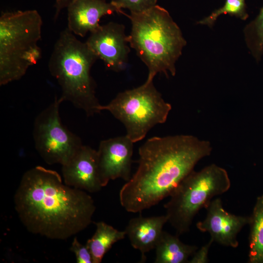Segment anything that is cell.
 I'll use <instances>...</instances> for the list:
<instances>
[{"label":"cell","instance_id":"cell-8","mask_svg":"<svg viewBox=\"0 0 263 263\" xmlns=\"http://www.w3.org/2000/svg\"><path fill=\"white\" fill-rule=\"evenodd\" d=\"M63 101L60 97L36 117L33 135L35 148L48 165L66 163L83 145L80 138L71 132L61 122L59 106Z\"/></svg>","mask_w":263,"mask_h":263},{"label":"cell","instance_id":"cell-5","mask_svg":"<svg viewBox=\"0 0 263 263\" xmlns=\"http://www.w3.org/2000/svg\"><path fill=\"white\" fill-rule=\"evenodd\" d=\"M42 19L36 10L2 12L0 16V85L21 79L41 58L38 42Z\"/></svg>","mask_w":263,"mask_h":263},{"label":"cell","instance_id":"cell-12","mask_svg":"<svg viewBox=\"0 0 263 263\" xmlns=\"http://www.w3.org/2000/svg\"><path fill=\"white\" fill-rule=\"evenodd\" d=\"M62 174L65 184L94 193L103 188L99 177L97 150L83 145L64 164Z\"/></svg>","mask_w":263,"mask_h":263},{"label":"cell","instance_id":"cell-3","mask_svg":"<svg viewBox=\"0 0 263 263\" xmlns=\"http://www.w3.org/2000/svg\"><path fill=\"white\" fill-rule=\"evenodd\" d=\"M123 14L131 22L130 47L148 69L146 81H152L158 73L174 76L176 62L187 41L169 12L156 4L142 12Z\"/></svg>","mask_w":263,"mask_h":263},{"label":"cell","instance_id":"cell-11","mask_svg":"<svg viewBox=\"0 0 263 263\" xmlns=\"http://www.w3.org/2000/svg\"><path fill=\"white\" fill-rule=\"evenodd\" d=\"M205 209L206 216L197 223L198 229L208 233L214 242L221 245L237 247L238 235L244 226L248 225L249 216L228 212L224 208L219 198L212 200Z\"/></svg>","mask_w":263,"mask_h":263},{"label":"cell","instance_id":"cell-6","mask_svg":"<svg viewBox=\"0 0 263 263\" xmlns=\"http://www.w3.org/2000/svg\"><path fill=\"white\" fill-rule=\"evenodd\" d=\"M231 182L226 170L214 164L188 175L164 205L168 222L179 236L188 232L198 212L213 198L228 190Z\"/></svg>","mask_w":263,"mask_h":263},{"label":"cell","instance_id":"cell-20","mask_svg":"<svg viewBox=\"0 0 263 263\" xmlns=\"http://www.w3.org/2000/svg\"><path fill=\"white\" fill-rule=\"evenodd\" d=\"M157 0H110L119 10L127 9L130 13L144 12L156 5Z\"/></svg>","mask_w":263,"mask_h":263},{"label":"cell","instance_id":"cell-10","mask_svg":"<svg viewBox=\"0 0 263 263\" xmlns=\"http://www.w3.org/2000/svg\"><path fill=\"white\" fill-rule=\"evenodd\" d=\"M133 143L127 135L100 142L97 153L99 177L103 187L111 180L121 178L127 182L130 179Z\"/></svg>","mask_w":263,"mask_h":263},{"label":"cell","instance_id":"cell-14","mask_svg":"<svg viewBox=\"0 0 263 263\" xmlns=\"http://www.w3.org/2000/svg\"><path fill=\"white\" fill-rule=\"evenodd\" d=\"M167 222L166 214L151 217L140 215L129 221L124 230L132 246L140 252L141 262L146 261V253L155 249Z\"/></svg>","mask_w":263,"mask_h":263},{"label":"cell","instance_id":"cell-16","mask_svg":"<svg viewBox=\"0 0 263 263\" xmlns=\"http://www.w3.org/2000/svg\"><path fill=\"white\" fill-rule=\"evenodd\" d=\"M94 224L95 231L86 245L92 254L93 263H100L113 244L124 239L126 234L125 230H118L104 222H97Z\"/></svg>","mask_w":263,"mask_h":263},{"label":"cell","instance_id":"cell-21","mask_svg":"<svg viewBox=\"0 0 263 263\" xmlns=\"http://www.w3.org/2000/svg\"><path fill=\"white\" fill-rule=\"evenodd\" d=\"M70 250L73 252L77 263H93V258L87 245L80 243L76 237L73 240Z\"/></svg>","mask_w":263,"mask_h":263},{"label":"cell","instance_id":"cell-1","mask_svg":"<svg viewBox=\"0 0 263 263\" xmlns=\"http://www.w3.org/2000/svg\"><path fill=\"white\" fill-rule=\"evenodd\" d=\"M14 207L29 232L65 240L92 222L96 207L87 192L65 184L56 171L37 166L22 175Z\"/></svg>","mask_w":263,"mask_h":263},{"label":"cell","instance_id":"cell-23","mask_svg":"<svg viewBox=\"0 0 263 263\" xmlns=\"http://www.w3.org/2000/svg\"><path fill=\"white\" fill-rule=\"evenodd\" d=\"M73 0H55V13L54 19L56 20L58 18L60 12L64 8H67L68 6Z\"/></svg>","mask_w":263,"mask_h":263},{"label":"cell","instance_id":"cell-19","mask_svg":"<svg viewBox=\"0 0 263 263\" xmlns=\"http://www.w3.org/2000/svg\"><path fill=\"white\" fill-rule=\"evenodd\" d=\"M224 14H228L245 20L248 15L246 11L245 0H226L222 7L214 11L210 15L199 21L198 23L211 27L218 17Z\"/></svg>","mask_w":263,"mask_h":263},{"label":"cell","instance_id":"cell-9","mask_svg":"<svg viewBox=\"0 0 263 263\" xmlns=\"http://www.w3.org/2000/svg\"><path fill=\"white\" fill-rule=\"evenodd\" d=\"M86 43L108 70L119 72L126 69L130 46L124 25L113 22L100 25Z\"/></svg>","mask_w":263,"mask_h":263},{"label":"cell","instance_id":"cell-13","mask_svg":"<svg viewBox=\"0 0 263 263\" xmlns=\"http://www.w3.org/2000/svg\"><path fill=\"white\" fill-rule=\"evenodd\" d=\"M67 9V28L81 37L95 30L100 25L99 21L103 16L123 12L105 0H73Z\"/></svg>","mask_w":263,"mask_h":263},{"label":"cell","instance_id":"cell-15","mask_svg":"<svg viewBox=\"0 0 263 263\" xmlns=\"http://www.w3.org/2000/svg\"><path fill=\"white\" fill-rule=\"evenodd\" d=\"M198 247L183 243L177 235L163 230L155 246V263H187Z\"/></svg>","mask_w":263,"mask_h":263},{"label":"cell","instance_id":"cell-4","mask_svg":"<svg viewBox=\"0 0 263 263\" xmlns=\"http://www.w3.org/2000/svg\"><path fill=\"white\" fill-rule=\"evenodd\" d=\"M98 59L86 42L80 41L66 28L60 32L48 62L49 72L60 87V97L83 111L87 116L101 112L91 75L92 67Z\"/></svg>","mask_w":263,"mask_h":263},{"label":"cell","instance_id":"cell-17","mask_svg":"<svg viewBox=\"0 0 263 263\" xmlns=\"http://www.w3.org/2000/svg\"><path fill=\"white\" fill-rule=\"evenodd\" d=\"M248 225V263H263V194L257 199Z\"/></svg>","mask_w":263,"mask_h":263},{"label":"cell","instance_id":"cell-22","mask_svg":"<svg viewBox=\"0 0 263 263\" xmlns=\"http://www.w3.org/2000/svg\"><path fill=\"white\" fill-rule=\"evenodd\" d=\"M214 243L211 239L200 248L197 249L189 260V263H207L209 261V249Z\"/></svg>","mask_w":263,"mask_h":263},{"label":"cell","instance_id":"cell-18","mask_svg":"<svg viewBox=\"0 0 263 263\" xmlns=\"http://www.w3.org/2000/svg\"><path fill=\"white\" fill-rule=\"evenodd\" d=\"M245 42L253 57L260 60L263 54V7L256 18L246 25Z\"/></svg>","mask_w":263,"mask_h":263},{"label":"cell","instance_id":"cell-7","mask_svg":"<svg viewBox=\"0 0 263 263\" xmlns=\"http://www.w3.org/2000/svg\"><path fill=\"white\" fill-rule=\"evenodd\" d=\"M100 110L109 112L124 126L126 134L134 143L145 138L154 126L165 123L171 110L152 81L118 93Z\"/></svg>","mask_w":263,"mask_h":263},{"label":"cell","instance_id":"cell-2","mask_svg":"<svg viewBox=\"0 0 263 263\" xmlns=\"http://www.w3.org/2000/svg\"><path fill=\"white\" fill-rule=\"evenodd\" d=\"M210 143L191 135L149 138L138 149V167L119 191L121 206L141 212L169 197L202 159L210 155Z\"/></svg>","mask_w":263,"mask_h":263}]
</instances>
